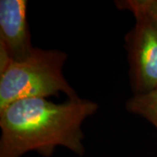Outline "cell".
<instances>
[{
    "mask_svg": "<svg viewBox=\"0 0 157 157\" xmlns=\"http://www.w3.org/2000/svg\"><path fill=\"white\" fill-rule=\"evenodd\" d=\"M114 4L119 10L145 16L157 26V0H117Z\"/></svg>",
    "mask_w": 157,
    "mask_h": 157,
    "instance_id": "obj_6",
    "label": "cell"
},
{
    "mask_svg": "<svg viewBox=\"0 0 157 157\" xmlns=\"http://www.w3.org/2000/svg\"><path fill=\"white\" fill-rule=\"evenodd\" d=\"M135 24L126 36L132 89L144 94L157 88V26L143 15H134Z\"/></svg>",
    "mask_w": 157,
    "mask_h": 157,
    "instance_id": "obj_3",
    "label": "cell"
},
{
    "mask_svg": "<svg viewBox=\"0 0 157 157\" xmlns=\"http://www.w3.org/2000/svg\"><path fill=\"white\" fill-rule=\"evenodd\" d=\"M126 108L145 118L157 128V88L144 94H134L127 101Z\"/></svg>",
    "mask_w": 157,
    "mask_h": 157,
    "instance_id": "obj_5",
    "label": "cell"
},
{
    "mask_svg": "<svg viewBox=\"0 0 157 157\" xmlns=\"http://www.w3.org/2000/svg\"><path fill=\"white\" fill-rule=\"evenodd\" d=\"M67 59V54L63 51L36 48L28 59L11 62L0 72V112L24 99H45L59 93L68 99L78 98L63 75Z\"/></svg>",
    "mask_w": 157,
    "mask_h": 157,
    "instance_id": "obj_2",
    "label": "cell"
},
{
    "mask_svg": "<svg viewBox=\"0 0 157 157\" xmlns=\"http://www.w3.org/2000/svg\"><path fill=\"white\" fill-rule=\"evenodd\" d=\"M99 108L86 99L53 103L44 98L24 99L0 112V157H22L37 152L51 157L57 147L85 154L82 124Z\"/></svg>",
    "mask_w": 157,
    "mask_h": 157,
    "instance_id": "obj_1",
    "label": "cell"
},
{
    "mask_svg": "<svg viewBox=\"0 0 157 157\" xmlns=\"http://www.w3.org/2000/svg\"><path fill=\"white\" fill-rule=\"evenodd\" d=\"M26 11V0L0 1V46L13 61L25 60L36 50L32 43Z\"/></svg>",
    "mask_w": 157,
    "mask_h": 157,
    "instance_id": "obj_4",
    "label": "cell"
}]
</instances>
